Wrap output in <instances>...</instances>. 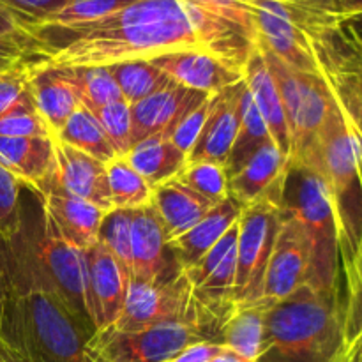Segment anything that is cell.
<instances>
[{"mask_svg": "<svg viewBox=\"0 0 362 362\" xmlns=\"http://www.w3.org/2000/svg\"><path fill=\"white\" fill-rule=\"evenodd\" d=\"M30 59L52 67H106L175 52H204L243 69L255 46L246 27L186 0H136L66 28H30Z\"/></svg>", "mask_w": 362, "mask_h": 362, "instance_id": "1", "label": "cell"}, {"mask_svg": "<svg viewBox=\"0 0 362 362\" xmlns=\"http://www.w3.org/2000/svg\"><path fill=\"white\" fill-rule=\"evenodd\" d=\"M7 292L0 338L21 362H94L90 325L71 313L37 265L23 232L0 239Z\"/></svg>", "mask_w": 362, "mask_h": 362, "instance_id": "2", "label": "cell"}, {"mask_svg": "<svg viewBox=\"0 0 362 362\" xmlns=\"http://www.w3.org/2000/svg\"><path fill=\"white\" fill-rule=\"evenodd\" d=\"M343 300L304 283L265 313L257 362H338L345 350Z\"/></svg>", "mask_w": 362, "mask_h": 362, "instance_id": "3", "label": "cell"}, {"mask_svg": "<svg viewBox=\"0 0 362 362\" xmlns=\"http://www.w3.org/2000/svg\"><path fill=\"white\" fill-rule=\"evenodd\" d=\"M293 163L313 170L331 194L343 267L356 253L362 232V136L341 103Z\"/></svg>", "mask_w": 362, "mask_h": 362, "instance_id": "4", "label": "cell"}, {"mask_svg": "<svg viewBox=\"0 0 362 362\" xmlns=\"http://www.w3.org/2000/svg\"><path fill=\"white\" fill-rule=\"evenodd\" d=\"M283 207L299 223L310 253L308 285L339 293V237L334 207L324 180L303 163L290 159L283 184Z\"/></svg>", "mask_w": 362, "mask_h": 362, "instance_id": "5", "label": "cell"}, {"mask_svg": "<svg viewBox=\"0 0 362 362\" xmlns=\"http://www.w3.org/2000/svg\"><path fill=\"white\" fill-rule=\"evenodd\" d=\"M288 172V170H286ZM285 175L253 204L243 207L239 216V237L235 247V308L258 303L264 288L265 271L283 221V184Z\"/></svg>", "mask_w": 362, "mask_h": 362, "instance_id": "6", "label": "cell"}, {"mask_svg": "<svg viewBox=\"0 0 362 362\" xmlns=\"http://www.w3.org/2000/svg\"><path fill=\"white\" fill-rule=\"evenodd\" d=\"M255 45L260 48L281 95L292 141L290 159L296 161L313 144L325 120L341 101L327 78L292 69L257 41Z\"/></svg>", "mask_w": 362, "mask_h": 362, "instance_id": "7", "label": "cell"}, {"mask_svg": "<svg viewBox=\"0 0 362 362\" xmlns=\"http://www.w3.org/2000/svg\"><path fill=\"white\" fill-rule=\"evenodd\" d=\"M170 322L191 325L207 339L193 286L182 269L161 281L129 283L124 311L112 327L117 331H140Z\"/></svg>", "mask_w": 362, "mask_h": 362, "instance_id": "8", "label": "cell"}, {"mask_svg": "<svg viewBox=\"0 0 362 362\" xmlns=\"http://www.w3.org/2000/svg\"><path fill=\"white\" fill-rule=\"evenodd\" d=\"M21 232L49 285L55 288L71 313L92 327L87 315V300H85L87 293H85L83 250H78L64 240L55 226L42 216V212L41 223L37 221L30 225L21 207Z\"/></svg>", "mask_w": 362, "mask_h": 362, "instance_id": "9", "label": "cell"}, {"mask_svg": "<svg viewBox=\"0 0 362 362\" xmlns=\"http://www.w3.org/2000/svg\"><path fill=\"white\" fill-rule=\"evenodd\" d=\"M198 339H204V336L194 327L170 322L140 331L108 327L94 332L87 346L94 362H170Z\"/></svg>", "mask_w": 362, "mask_h": 362, "instance_id": "10", "label": "cell"}, {"mask_svg": "<svg viewBox=\"0 0 362 362\" xmlns=\"http://www.w3.org/2000/svg\"><path fill=\"white\" fill-rule=\"evenodd\" d=\"M83 257L87 315L94 332H99L112 327L122 315L129 279L99 240L83 250Z\"/></svg>", "mask_w": 362, "mask_h": 362, "instance_id": "11", "label": "cell"}, {"mask_svg": "<svg viewBox=\"0 0 362 362\" xmlns=\"http://www.w3.org/2000/svg\"><path fill=\"white\" fill-rule=\"evenodd\" d=\"M310 253L299 223L283 207V221L269 260L258 306L272 308L308 283Z\"/></svg>", "mask_w": 362, "mask_h": 362, "instance_id": "12", "label": "cell"}, {"mask_svg": "<svg viewBox=\"0 0 362 362\" xmlns=\"http://www.w3.org/2000/svg\"><path fill=\"white\" fill-rule=\"evenodd\" d=\"M34 191L41 197L42 216L55 226L64 240L78 250H87L98 243L99 226L106 212L95 205L73 197L52 179L39 184Z\"/></svg>", "mask_w": 362, "mask_h": 362, "instance_id": "13", "label": "cell"}, {"mask_svg": "<svg viewBox=\"0 0 362 362\" xmlns=\"http://www.w3.org/2000/svg\"><path fill=\"white\" fill-rule=\"evenodd\" d=\"M207 98L204 92L191 90L177 81H170L156 94L131 105L133 145L154 134L170 136L177 124Z\"/></svg>", "mask_w": 362, "mask_h": 362, "instance_id": "14", "label": "cell"}, {"mask_svg": "<svg viewBox=\"0 0 362 362\" xmlns=\"http://www.w3.org/2000/svg\"><path fill=\"white\" fill-rule=\"evenodd\" d=\"M131 283H154L180 271L170 251L165 232L154 209H136L131 212Z\"/></svg>", "mask_w": 362, "mask_h": 362, "instance_id": "15", "label": "cell"}, {"mask_svg": "<svg viewBox=\"0 0 362 362\" xmlns=\"http://www.w3.org/2000/svg\"><path fill=\"white\" fill-rule=\"evenodd\" d=\"M246 78L233 87L211 95V110L200 136L187 152V163L211 161L226 165L240 122V98Z\"/></svg>", "mask_w": 362, "mask_h": 362, "instance_id": "16", "label": "cell"}, {"mask_svg": "<svg viewBox=\"0 0 362 362\" xmlns=\"http://www.w3.org/2000/svg\"><path fill=\"white\" fill-rule=\"evenodd\" d=\"M53 173L49 179L73 197L95 205L101 211H112L108 179L105 165L85 152L53 138Z\"/></svg>", "mask_w": 362, "mask_h": 362, "instance_id": "17", "label": "cell"}, {"mask_svg": "<svg viewBox=\"0 0 362 362\" xmlns=\"http://www.w3.org/2000/svg\"><path fill=\"white\" fill-rule=\"evenodd\" d=\"M152 62L182 87L207 95L233 87L246 78L243 69H235L218 57L204 52L168 53L152 59Z\"/></svg>", "mask_w": 362, "mask_h": 362, "instance_id": "18", "label": "cell"}, {"mask_svg": "<svg viewBox=\"0 0 362 362\" xmlns=\"http://www.w3.org/2000/svg\"><path fill=\"white\" fill-rule=\"evenodd\" d=\"M244 74H246L247 90H250L260 115L264 117L272 141L283 154L290 158L292 141H290L288 120H286L285 108H283L281 95H279L274 78H272L267 62L257 45L253 46L250 59L244 66Z\"/></svg>", "mask_w": 362, "mask_h": 362, "instance_id": "19", "label": "cell"}, {"mask_svg": "<svg viewBox=\"0 0 362 362\" xmlns=\"http://www.w3.org/2000/svg\"><path fill=\"white\" fill-rule=\"evenodd\" d=\"M28 90H30L35 108L48 124L53 136L62 129L64 124L80 106L76 92L67 81L64 71L60 67L46 66L34 59H30Z\"/></svg>", "mask_w": 362, "mask_h": 362, "instance_id": "20", "label": "cell"}, {"mask_svg": "<svg viewBox=\"0 0 362 362\" xmlns=\"http://www.w3.org/2000/svg\"><path fill=\"white\" fill-rule=\"evenodd\" d=\"M151 207L161 221L166 243L170 244L193 228L214 204L179 179H173L152 189Z\"/></svg>", "mask_w": 362, "mask_h": 362, "instance_id": "21", "label": "cell"}, {"mask_svg": "<svg viewBox=\"0 0 362 362\" xmlns=\"http://www.w3.org/2000/svg\"><path fill=\"white\" fill-rule=\"evenodd\" d=\"M243 212V205L233 197L216 204L197 225L184 235L177 237L168 244L180 269H187L200 260L237 221Z\"/></svg>", "mask_w": 362, "mask_h": 362, "instance_id": "22", "label": "cell"}, {"mask_svg": "<svg viewBox=\"0 0 362 362\" xmlns=\"http://www.w3.org/2000/svg\"><path fill=\"white\" fill-rule=\"evenodd\" d=\"M288 166V156L283 154L274 141H267L228 177L230 197L235 198L243 207L253 204L285 175Z\"/></svg>", "mask_w": 362, "mask_h": 362, "instance_id": "23", "label": "cell"}, {"mask_svg": "<svg viewBox=\"0 0 362 362\" xmlns=\"http://www.w3.org/2000/svg\"><path fill=\"white\" fill-rule=\"evenodd\" d=\"M53 138L0 136V165L13 173L21 186L35 189L53 173Z\"/></svg>", "mask_w": 362, "mask_h": 362, "instance_id": "24", "label": "cell"}, {"mask_svg": "<svg viewBox=\"0 0 362 362\" xmlns=\"http://www.w3.org/2000/svg\"><path fill=\"white\" fill-rule=\"evenodd\" d=\"M126 159L152 189L177 179L187 165L186 152L180 151L172 138L165 134H154L134 144Z\"/></svg>", "mask_w": 362, "mask_h": 362, "instance_id": "25", "label": "cell"}, {"mask_svg": "<svg viewBox=\"0 0 362 362\" xmlns=\"http://www.w3.org/2000/svg\"><path fill=\"white\" fill-rule=\"evenodd\" d=\"M265 313L267 310L258 304L237 308L221 327L218 343L244 359L257 362L264 350Z\"/></svg>", "mask_w": 362, "mask_h": 362, "instance_id": "26", "label": "cell"}, {"mask_svg": "<svg viewBox=\"0 0 362 362\" xmlns=\"http://www.w3.org/2000/svg\"><path fill=\"white\" fill-rule=\"evenodd\" d=\"M53 138L85 152L90 158L101 161L103 165L117 156L98 117L81 105Z\"/></svg>", "mask_w": 362, "mask_h": 362, "instance_id": "27", "label": "cell"}, {"mask_svg": "<svg viewBox=\"0 0 362 362\" xmlns=\"http://www.w3.org/2000/svg\"><path fill=\"white\" fill-rule=\"evenodd\" d=\"M106 179H108L110 202L113 209L136 211L151 205L152 187L147 180L129 165L126 156H115L105 163Z\"/></svg>", "mask_w": 362, "mask_h": 362, "instance_id": "28", "label": "cell"}, {"mask_svg": "<svg viewBox=\"0 0 362 362\" xmlns=\"http://www.w3.org/2000/svg\"><path fill=\"white\" fill-rule=\"evenodd\" d=\"M267 141H272L271 133H269L264 117L258 112L257 105H255L246 85L243 92V98H240L239 131H237V136L233 140L228 161L225 165L228 177L233 175Z\"/></svg>", "mask_w": 362, "mask_h": 362, "instance_id": "29", "label": "cell"}, {"mask_svg": "<svg viewBox=\"0 0 362 362\" xmlns=\"http://www.w3.org/2000/svg\"><path fill=\"white\" fill-rule=\"evenodd\" d=\"M106 69L115 80L124 101L129 105L156 94L170 81H173L152 60H126V62L106 66Z\"/></svg>", "mask_w": 362, "mask_h": 362, "instance_id": "30", "label": "cell"}, {"mask_svg": "<svg viewBox=\"0 0 362 362\" xmlns=\"http://www.w3.org/2000/svg\"><path fill=\"white\" fill-rule=\"evenodd\" d=\"M76 92L81 106L95 113L110 103L120 101L119 87L106 67H60Z\"/></svg>", "mask_w": 362, "mask_h": 362, "instance_id": "31", "label": "cell"}, {"mask_svg": "<svg viewBox=\"0 0 362 362\" xmlns=\"http://www.w3.org/2000/svg\"><path fill=\"white\" fill-rule=\"evenodd\" d=\"M131 212L113 209L106 212L99 226L98 240L110 251L126 278L133 279V260H131Z\"/></svg>", "mask_w": 362, "mask_h": 362, "instance_id": "32", "label": "cell"}, {"mask_svg": "<svg viewBox=\"0 0 362 362\" xmlns=\"http://www.w3.org/2000/svg\"><path fill=\"white\" fill-rule=\"evenodd\" d=\"M136 0H71L62 11L30 28H66L103 20ZM27 28V30H30Z\"/></svg>", "mask_w": 362, "mask_h": 362, "instance_id": "33", "label": "cell"}, {"mask_svg": "<svg viewBox=\"0 0 362 362\" xmlns=\"http://www.w3.org/2000/svg\"><path fill=\"white\" fill-rule=\"evenodd\" d=\"M0 136L6 138H53L52 129L32 101L30 90L21 95L2 117H0Z\"/></svg>", "mask_w": 362, "mask_h": 362, "instance_id": "34", "label": "cell"}, {"mask_svg": "<svg viewBox=\"0 0 362 362\" xmlns=\"http://www.w3.org/2000/svg\"><path fill=\"white\" fill-rule=\"evenodd\" d=\"M343 272H345L343 324H345V343L349 345L362 331V232L356 253L343 265Z\"/></svg>", "mask_w": 362, "mask_h": 362, "instance_id": "35", "label": "cell"}, {"mask_svg": "<svg viewBox=\"0 0 362 362\" xmlns=\"http://www.w3.org/2000/svg\"><path fill=\"white\" fill-rule=\"evenodd\" d=\"M177 179L214 205L230 197L228 173H226L225 166L218 165V163H187L186 168L180 172Z\"/></svg>", "mask_w": 362, "mask_h": 362, "instance_id": "36", "label": "cell"}, {"mask_svg": "<svg viewBox=\"0 0 362 362\" xmlns=\"http://www.w3.org/2000/svg\"><path fill=\"white\" fill-rule=\"evenodd\" d=\"M101 122L117 156H126L133 147L131 138V105L124 99L103 106L94 113Z\"/></svg>", "mask_w": 362, "mask_h": 362, "instance_id": "37", "label": "cell"}, {"mask_svg": "<svg viewBox=\"0 0 362 362\" xmlns=\"http://www.w3.org/2000/svg\"><path fill=\"white\" fill-rule=\"evenodd\" d=\"M21 182L0 165V237L13 239L21 228Z\"/></svg>", "mask_w": 362, "mask_h": 362, "instance_id": "38", "label": "cell"}, {"mask_svg": "<svg viewBox=\"0 0 362 362\" xmlns=\"http://www.w3.org/2000/svg\"><path fill=\"white\" fill-rule=\"evenodd\" d=\"M69 2L71 0H0V6L9 11L27 32V28L46 21Z\"/></svg>", "mask_w": 362, "mask_h": 362, "instance_id": "39", "label": "cell"}, {"mask_svg": "<svg viewBox=\"0 0 362 362\" xmlns=\"http://www.w3.org/2000/svg\"><path fill=\"white\" fill-rule=\"evenodd\" d=\"M30 80V59L11 69L0 71V117L28 92Z\"/></svg>", "mask_w": 362, "mask_h": 362, "instance_id": "40", "label": "cell"}, {"mask_svg": "<svg viewBox=\"0 0 362 362\" xmlns=\"http://www.w3.org/2000/svg\"><path fill=\"white\" fill-rule=\"evenodd\" d=\"M209 110H211V95H209L202 105H198L197 108L191 110V112L187 113L179 124H177L173 133L170 134L173 144H175L180 151L186 152V154L191 151L194 141H197L198 136H200L205 120H207Z\"/></svg>", "mask_w": 362, "mask_h": 362, "instance_id": "41", "label": "cell"}, {"mask_svg": "<svg viewBox=\"0 0 362 362\" xmlns=\"http://www.w3.org/2000/svg\"><path fill=\"white\" fill-rule=\"evenodd\" d=\"M200 9L214 13L218 16L226 18V20L239 23L246 27L247 30L253 32L251 25V13H250V0H186ZM255 34V32H253Z\"/></svg>", "mask_w": 362, "mask_h": 362, "instance_id": "42", "label": "cell"}, {"mask_svg": "<svg viewBox=\"0 0 362 362\" xmlns=\"http://www.w3.org/2000/svg\"><path fill=\"white\" fill-rule=\"evenodd\" d=\"M30 59V39H0V71Z\"/></svg>", "mask_w": 362, "mask_h": 362, "instance_id": "43", "label": "cell"}, {"mask_svg": "<svg viewBox=\"0 0 362 362\" xmlns=\"http://www.w3.org/2000/svg\"><path fill=\"white\" fill-rule=\"evenodd\" d=\"M223 350L225 346L221 343L211 341V339H198V341L187 345L170 362H211Z\"/></svg>", "mask_w": 362, "mask_h": 362, "instance_id": "44", "label": "cell"}, {"mask_svg": "<svg viewBox=\"0 0 362 362\" xmlns=\"http://www.w3.org/2000/svg\"><path fill=\"white\" fill-rule=\"evenodd\" d=\"M0 39H30L20 21L0 6Z\"/></svg>", "mask_w": 362, "mask_h": 362, "instance_id": "45", "label": "cell"}, {"mask_svg": "<svg viewBox=\"0 0 362 362\" xmlns=\"http://www.w3.org/2000/svg\"><path fill=\"white\" fill-rule=\"evenodd\" d=\"M338 362H362V331L345 346Z\"/></svg>", "mask_w": 362, "mask_h": 362, "instance_id": "46", "label": "cell"}, {"mask_svg": "<svg viewBox=\"0 0 362 362\" xmlns=\"http://www.w3.org/2000/svg\"><path fill=\"white\" fill-rule=\"evenodd\" d=\"M0 239H2V237H0ZM6 292H7V272H6V264H4L2 246H0V320H2L4 304H6Z\"/></svg>", "mask_w": 362, "mask_h": 362, "instance_id": "47", "label": "cell"}, {"mask_svg": "<svg viewBox=\"0 0 362 362\" xmlns=\"http://www.w3.org/2000/svg\"><path fill=\"white\" fill-rule=\"evenodd\" d=\"M211 362H253V361L244 359V357L237 356V354L232 352V350L225 349V350H223V352H219L218 356H216Z\"/></svg>", "mask_w": 362, "mask_h": 362, "instance_id": "48", "label": "cell"}, {"mask_svg": "<svg viewBox=\"0 0 362 362\" xmlns=\"http://www.w3.org/2000/svg\"><path fill=\"white\" fill-rule=\"evenodd\" d=\"M0 362H21L16 356H14L13 350L4 343L2 338H0Z\"/></svg>", "mask_w": 362, "mask_h": 362, "instance_id": "49", "label": "cell"}]
</instances>
